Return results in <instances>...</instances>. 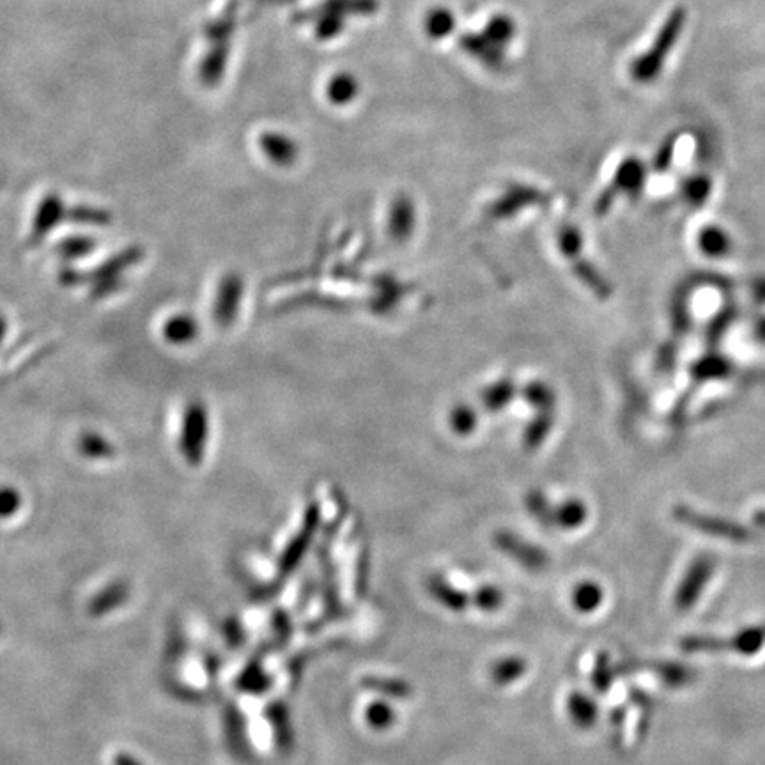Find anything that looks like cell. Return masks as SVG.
Masks as SVG:
<instances>
[{
    "mask_svg": "<svg viewBox=\"0 0 765 765\" xmlns=\"http://www.w3.org/2000/svg\"><path fill=\"white\" fill-rule=\"evenodd\" d=\"M675 516L686 523V525L695 528L702 534L714 535L719 539H727L732 542H750L753 541V534H751L748 528H744L741 525H735L732 521L727 519L712 518V516H704V514H698L695 510L680 509L675 510Z\"/></svg>",
    "mask_w": 765,
    "mask_h": 765,
    "instance_id": "obj_2",
    "label": "cell"
},
{
    "mask_svg": "<svg viewBox=\"0 0 765 765\" xmlns=\"http://www.w3.org/2000/svg\"><path fill=\"white\" fill-rule=\"evenodd\" d=\"M498 546L507 555L516 558L519 564L525 565L526 569L542 571L548 565V557L544 555V551L534 548L530 544H525V542L518 541V537H514V535H500L498 537Z\"/></svg>",
    "mask_w": 765,
    "mask_h": 765,
    "instance_id": "obj_4",
    "label": "cell"
},
{
    "mask_svg": "<svg viewBox=\"0 0 765 765\" xmlns=\"http://www.w3.org/2000/svg\"><path fill=\"white\" fill-rule=\"evenodd\" d=\"M645 165L636 158H627L624 162L620 163L619 170H617V176H615V183H613V190H624L627 194H640V190L645 183Z\"/></svg>",
    "mask_w": 765,
    "mask_h": 765,
    "instance_id": "obj_5",
    "label": "cell"
},
{
    "mask_svg": "<svg viewBox=\"0 0 765 765\" xmlns=\"http://www.w3.org/2000/svg\"><path fill=\"white\" fill-rule=\"evenodd\" d=\"M755 521H757V525L762 526V528H765V510H762V512H758V514H755Z\"/></svg>",
    "mask_w": 765,
    "mask_h": 765,
    "instance_id": "obj_28",
    "label": "cell"
},
{
    "mask_svg": "<svg viewBox=\"0 0 765 765\" xmlns=\"http://www.w3.org/2000/svg\"><path fill=\"white\" fill-rule=\"evenodd\" d=\"M427 588H429V594L433 595L438 603L443 604L450 611L466 610L468 595L452 587L447 581L441 580V578H431L427 583Z\"/></svg>",
    "mask_w": 765,
    "mask_h": 765,
    "instance_id": "obj_10",
    "label": "cell"
},
{
    "mask_svg": "<svg viewBox=\"0 0 765 765\" xmlns=\"http://www.w3.org/2000/svg\"><path fill=\"white\" fill-rule=\"evenodd\" d=\"M411 224H413V208H411L410 202L401 199L395 204L394 211H392V231L397 236L408 234Z\"/></svg>",
    "mask_w": 765,
    "mask_h": 765,
    "instance_id": "obj_23",
    "label": "cell"
},
{
    "mask_svg": "<svg viewBox=\"0 0 765 765\" xmlns=\"http://www.w3.org/2000/svg\"><path fill=\"white\" fill-rule=\"evenodd\" d=\"M365 721L374 730H388L394 725L395 712L385 702H374L365 711Z\"/></svg>",
    "mask_w": 765,
    "mask_h": 765,
    "instance_id": "obj_20",
    "label": "cell"
},
{
    "mask_svg": "<svg viewBox=\"0 0 765 765\" xmlns=\"http://www.w3.org/2000/svg\"><path fill=\"white\" fill-rule=\"evenodd\" d=\"M583 519H585V507L578 505V503H572L560 512L558 523L564 528H574V526H580Z\"/></svg>",
    "mask_w": 765,
    "mask_h": 765,
    "instance_id": "obj_25",
    "label": "cell"
},
{
    "mask_svg": "<svg viewBox=\"0 0 765 765\" xmlns=\"http://www.w3.org/2000/svg\"><path fill=\"white\" fill-rule=\"evenodd\" d=\"M688 20V13L686 9L679 6V8L673 9L672 13L668 15L663 27L657 32L656 41L650 48L649 52L640 55L636 61L631 64V77L640 82V84H647L659 77V73L665 66L666 57L672 52L677 39L684 31V25Z\"/></svg>",
    "mask_w": 765,
    "mask_h": 765,
    "instance_id": "obj_1",
    "label": "cell"
},
{
    "mask_svg": "<svg viewBox=\"0 0 765 765\" xmlns=\"http://www.w3.org/2000/svg\"><path fill=\"white\" fill-rule=\"evenodd\" d=\"M765 645V626L744 627L727 638V649L741 656H755Z\"/></svg>",
    "mask_w": 765,
    "mask_h": 765,
    "instance_id": "obj_6",
    "label": "cell"
},
{
    "mask_svg": "<svg viewBox=\"0 0 765 765\" xmlns=\"http://www.w3.org/2000/svg\"><path fill=\"white\" fill-rule=\"evenodd\" d=\"M567 707H569V716L574 721V725L583 728V730L594 727L595 721L599 718V707L585 693L574 691L567 700Z\"/></svg>",
    "mask_w": 765,
    "mask_h": 765,
    "instance_id": "obj_8",
    "label": "cell"
},
{
    "mask_svg": "<svg viewBox=\"0 0 765 765\" xmlns=\"http://www.w3.org/2000/svg\"><path fill=\"white\" fill-rule=\"evenodd\" d=\"M473 603L477 604V608L480 610L493 613V611L502 608L503 592L500 588L495 587L479 588L473 595Z\"/></svg>",
    "mask_w": 765,
    "mask_h": 765,
    "instance_id": "obj_22",
    "label": "cell"
},
{
    "mask_svg": "<svg viewBox=\"0 0 765 765\" xmlns=\"http://www.w3.org/2000/svg\"><path fill=\"white\" fill-rule=\"evenodd\" d=\"M461 47L489 68H498L502 64V48L496 47L486 36H464Z\"/></svg>",
    "mask_w": 765,
    "mask_h": 765,
    "instance_id": "obj_9",
    "label": "cell"
},
{
    "mask_svg": "<svg viewBox=\"0 0 765 765\" xmlns=\"http://www.w3.org/2000/svg\"><path fill=\"white\" fill-rule=\"evenodd\" d=\"M673 147H675V140L670 139L663 144L661 149H659V153H657L656 156V162H654V165H656V169L659 170V172H663V169H666V167L670 165V162H672Z\"/></svg>",
    "mask_w": 765,
    "mask_h": 765,
    "instance_id": "obj_26",
    "label": "cell"
},
{
    "mask_svg": "<svg viewBox=\"0 0 765 765\" xmlns=\"http://www.w3.org/2000/svg\"><path fill=\"white\" fill-rule=\"evenodd\" d=\"M456 27V18L449 9L436 8L425 18V31L431 38H445Z\"/></svg>",
    "mask_w": 765,
    "mask_h": 765,
    "instance_id": "obj_16",
    "label": "cell"
},
{
    "mask_svg": "<svg viewBox=\"0 0 765 765\" xmlns=\"http://www.w3.org/2000/svg\"><path fill=\"white\" fill-rule=\"evenodd\" d=\"M364 688L371 689L379 695L390 696L395 700H406L411 696V686L401 679H387V677H365L362 680Z\"/></svg>",
    "mask_w": 765,
    "mask_h": 765,
    "instance_id": "obj_13",
    "label": "cell"
},
{
    "mask_svg": "<svg viewBox=\"0 0 765 765\" xmlns=\"http://www.w3.org/2000/svg\"><path fill=\"white\" fill-rule=\"evenodd\" d=\"M698 247L707 257L719 259V257H727L730 254L732 240H730L727 231H723L718 225H707L698 234Z\"/></svg>",
    "mask_w": 765,
    "mask_h": 765,
    "instance_id": "obj_7",
    "label": "cell"
},
{
    "mask_svg": "<svg viewBox=\"0 0 765 765\" xmlns=\"http://www.w3.org/2000/svg\"><path fill=\"white\" fill-rule=\"evenodd\" d=\"M730 372L732 367L721 356H705L704 360H700L695 367L696 378L700 379L727 378Z\"/></svg>",
    "mask_w": 765,
    "mask_h": 765,
    "instance_id": "obj_19",
    "label": "cell"
},
{
    "mask_svg": "<svg viewBox=\"0 0 765 765\" xmlns=\"http://www.w3.org/2000/svg\"><path fill=\"white\" fill-rule=\"evenodd\" d=\"M358 94V82L351 75H339L332 82L330 96L337 103H348Z\"/></svg>",
    "mask_w": 765,
    "mask_h": 765,
    "instance_id": "obj_21",
    "label": "cell"
},
{
    "mask_svg": "<svg viewBox=\"0 0 765 765\" xmlns=\"http://www.w3.org/2000/svg\"><path fill=\"white\" fill-rule=\"evenodd\" d=\"M757 335L760 339H765V319H762L757 325Z\"/></svg>",
    "mask_w": 765,
    "mask_h": 765,
    "instance_id": "obj_27",
    "label": "cell"
},
{
    "mask_svg": "<svg viewBox=\"0 0 765 765\" xmlns=\"http://www.w3.org/2000/svg\"><path fill=\"white\" fill-rule=\"evenodd\" d=\"M680 649L688 654H719L727 649V638L716 636H686L679 642Z\"/></svg>",
    "mask_w": 765,
    "mask_h": 765,
    "instance_id": "obj_15",
    "label": "cell"
},
{
    "mask_svg": "<svg viewBox=\"0 0 765 765\" xmlns=\"http://www.w3.org/2000/svg\"><path fill=\"white\" fill-rule=\"evenodd\" d=\"M603 599V588L599 587L597 583H590V581L581 583L572 592V604L580 613H594L603 603Z\"/></svg>",
    "mask_w": 765,
    "mask_h": 765,
    "instance_id": "obj_12",
    "label": "cell"
},
{
    "mask_svg": "<svg viewBox=\"0 0 765 765\" xmlns=\"http://www.w3.org/2000/svg\"><path fill=\"white\" fill-rule=\"evenodd\" d=\"M714 560L709 557H698L693 564L689 565L688 572L680 581L679 588L675 592V608L679 611H688L698 603L700 595L704 592L707 583L714 574Z\"/></svg>",
    "mask_w": 765,
    "mask_h": 765,
    "instance_id": "obj_3",
    "label": "cell"
},
{
    "mask_svg": "<svg viewBox=\"0 0 765 765\" xmlns=\"http://www.w3.org/2000/svg\"><path fill=\"white\" fill-rule=\"evenodd\" d=\"M654 670L661 680L672 688L686 686L695 677V672L689 670L688 666L677 665V663H657L654 665Z\"/></svg>",
    "mask_w": 765,
    "mask_h": 765,
    "instance_id": "obj_18",
    "label": "cell"
},
{
    "mask_svg": "<svg viewBox=\"0 0 765 765\" xmlns=\"http://www.w3.org/2000/svg\"><path fill=\"white\" fill-rule=\"evenodd\" d=\"M712 181L704 174H698L693 178L686 179L682 183V197L684 201L689 202L691 206H702L711 197Z\"/></svg>",
    "mask_w": 765,
    "mask_h": 765,
    "instance_id": "obj_14",
    "label": "cell"
},
{
    "mask_svg": "<svg viewBox=\"0 0 765 765\" xmlns=\"http://www.w3.org/2000/svg\"><path fill=\"white\" fill-rule=\"evenodd\" d=\"M525 672L526 663L521 657H503L491 666L489 677L496 686H509L512 682H516L519 677H523Z\"/></svg>",
    "mask_w": 765,
    "mask_h": 765,
    "instance_id": "obj_11",
    "label": "cell"
},
{
    "mask_svg": "<svg viewBox=\"0 0 765 765\" xmlns=\"http://www.w3.org/2000/svg\"><path fill=\"white\" fill-rule=\"evenodd\" d=\"M516 34V25L512 22V18L505 15H498L487 24L486 36L491 43H495L496 47L503 48L509 41H512Z\"/></svg>",
    "mask_w": 765,
    "mask_h": 765,
    "instance_id": "obj_17",
    "label": "cell"
},
{
    "mask_svg": "<svg viewBox=\"0 0 765 765\" xmlns=\"http://www.w3.org/2000/svg\"><path fill=\"white\" fill-rule=\"evenodd\" d=\"M592 684L599 693H604L611 688L613 684V670H611L610 659L606 654H601L595 661L594 673H592Z\"/></svg>",
    "mask_w": 765,
    "mask_h": 765,
    "instance_id": "obj_24",
    "label": "cell"
}]
</instances>
